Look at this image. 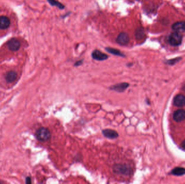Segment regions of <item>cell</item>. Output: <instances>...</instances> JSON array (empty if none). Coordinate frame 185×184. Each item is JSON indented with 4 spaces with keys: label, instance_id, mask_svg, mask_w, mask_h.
<instances>
[{
    "label": "cell",
    "instance_id": "1",
    "mask_svg": "<svg viewBox=\"0 0 185 184\" xmlns=\"http://www.w3.org/2000/svg\"><path fill=\"white\" fill-rule=\"evenodd\" d=\"M113 170L115 174L119 175L127 176L131 175L133 172L132 167L126 164H115L114 165Z\"/></svg>",
    "mask_w": 185,
    "mask_h": 184
},
{
    "label": "cell",
    "instance_id": "2",
    "mask_svg": "<svg viewBox=\"0 0 185 184\" xmlns=\"http://www.w3.org/2000/svg\"><path fill=\"white\" fill-rule=\"evenodd\" d=\"M36 137L37 139L42 142H45L50 139L51 133L48 129L45 127H40L36 132Z\"/></svg>",
    "mask_w": 185,
    "mask_h": 184
},
{
    "label": "cell",
    "instance_id": "3",
    "mask_svg": "<svg viewBox=\"0 0 185 184\" xmlns=\"http://www.w3.org/2000/svg\"><path fill=\"white\" fill-rule=\"evenodd\" d=\"M168 41L169 43L173 46H178L181 43V36L179 32H173L169 36Z\"/></svg>",
    "mask_w": 185,
    "mask_h": 184
},
{
    "label": "cell",
    "instance_id": "4",
    "mask_svg": "<svg viewBox=\"0 0 185 184\" xmlns=\"http://www.w3.org/2000/svg\"><path fill=\"white\" fill-rule=\"evenodd\" d=\"M129 87H130L129 83L126 82H123L111 86L109 87V89L110 90L115 91L119 93H122L126 90Z\"/></svg>",
    "mask_w": 185,
    "mask_h": 184
},
{
    "label": "cell",
    "instance_id": "5",
    "mask_svg": "<svg viewBox=\"0 0 185 184\" xmlns=\"http://www.w3.org/2000/svg\"><path fill=\"white\" fill-rule=\"evenodd\" d=\"M130 42V36L126 32H121L117 39V44L120 45H126Z\"/></svg>",
    "mask_w": 185,
    "mask_h": 184
},
{
    "label": "cell",
    "instance_id": "6",
    "mask_svg": "<svg viewBox=\"0 0 185 184\" xmlns=\"http://www.w3.org/2000/svg\"><path fill=\"white\" fill-rule=\"evenodd\" d=\"M91 56L92 58H93L95 60H97L99 61H102L106 60L108 58V56L104 54L103 52L98 50H95L93 51L91 54Z\"/></svg>",
    "mask_w": 185,
    "mask_h": 184
},
{
    "label": "cell",
    "instance_id": "7",
    "mask_svg": "<svg viewBox=\"0 0 185 184\" xmlns=\"http://www.w3.org/2000/svg\"><path fill=\"white\" fill-rule=\"evenodd\" d=\"M4 78L7 84H13L17 80V74L15 71H8L5 75Z\"/></svg>",
    "mask_w": 185,
    "mask_h": 184
},
{
    "label": "cell",
    "instance_id": "8",
    "mask_svg": "<svg viewBox=\"0 0 185 184\" xmlns=\"http://www.w3.org/2000/svg\"><path fill=\"white\" fill-rule=\"evenodd\" d=\"M102 133L106 138L108 139H117L119 137V134L116 131L112 129H104L102 130Z\"/></svg>",
    "mask_w": 185,
    "mask_h": 184
},
{
    "label": "cell",
    "instance_id": "9",
    "mask_svg": "<svg viewBox=\"0 0 185 184\" xmlns=\"http://www.w3.org/2000/svg\"><path fill=\"white\" fill-rule=\"evenodd\" d=\"M8 47L10 50L15 52L19 49L21 44L19 41L16 39H10L8 42Z\"/></svg>",
    "mask_w": 185,
    "mask_h": 184
},
{
    "label": "cell",
    "instance_id": "10",
    "mask_svg": "<svg viewBox=\"0 0 185 184\" xmlns=\"http://www.w3.org/2000/svg\"><path fill=\"white\" fill-rule=\"evenodd\" d=\"M173 103L174 105L178 107H184L185 106V96L181 94L175 96Z\"/></svg>",
    "mask_w": 185,
    "mask_h": 184
},
{
    "label": "cell",
    "instance_id": "11",
    "mask_svg": "<svg viewBox=\"0 0 185 184\" xmlns=\"http://www.w3.org/2000/svg\"><path fill=\"white\" fill-rule=\"evenodd\" d=\"M173 119L177 122H180L185 119V111L178 110L176 111L173 115Z\"/></svg>",
    "mask_w": 185,
    "mask_h": 184
},
{
    "label": "cell",
    "instance_id": "12",
    "mask_svg": "<svg viewBox=\"0 0 185 184\" xmlns=\"http://www.w3.org/2000/svg\"><path fill=\"white\" fill-rule=\"evenodd\" d=\"M172 28L175 32H185V22L175 23L172 25Z\"/></svg>",
    "mask_w": 185,
    "mask_h": 184
},
{
    "label": "cell",
    "instance_id": "13",
    "mask_svg": "<svg viewBox=\"0 0 185 184\" xmlns=\"http://www.w3.org/2000/svg\"><path fill=\"white\" fill-rule=\"evenodd\" d=\"M10 25V19L6 16H0V29H7Z\"/></svg>",
    "mask_w": 185,
    "mask_h": 184
},
{
    "label": "cell",
    "instance_id": "14",
    "mask_svg": "<svg viewBox=\"0 0 185 184\" xmlns=\"http://www.w3.org/2000/svg\"><path fill=\"white\" fill-rule=\"evenodd\" d=\"M109 53H110L112 55H115L120 57H125V55L123 54L121 52H120L119 50H117V49L112 48H107L105 49Z\"/></svg>",
    "mask_w": 185,
    "mask_h": 184
},
{
    "label": "cell",
    "instance_id": "15",
    "mask_svg": "<svg viewBox=\"0 0 185 184\" xmlns=\"http://www.w3.org/2000/svg\"><path fill=\"white\" fill-rule=\"evenodd\" d=\"M135 36L137 40H142L145 36L144 30L141 28L136 29L135 32Z\"/></svg>",
    "mask_w": 185,
    "mask_h": 184
},
{
    "label": "cell",
    "instance_id": "16",
    "mask_svg": "<svg viewBox=\"0 0 185 184\" xmlns=\"http://www.w3.org/2000/svg\"><path fill=\"white\" fill-rule=\"evenodd\" d=\"M172 174L175 175H182L185 174V168H176L172 170Z\"/></svg>",
    "mask_w": 185,
    "mask_h": 184
},
{
    "label": "cell",
    "instance_id": "17",
    "mask_svg": "<svg viewBox=\"0 0 185 184\" xmlns=\"http://www.w3.org/2000/svg\"><path fill=\"white\" fill-rule=\"evenodd\" d=\"M49 3H50L52 6H55L56 7H58L59 9H64L65 6L63 4L60 3V2L58 1L57 0H48Z\"/></svg>",
    "mask_w": 185,
    "mask_h": 184
},
{
    "label": "cell",
    "instance_id": "18",
    "mask_svg": "<svg viewBox=\"0 0 185 184\" xmlns=\"http://www.w3.org/2000/svg\"><path fill=\"white\" fill-rule=\"evenodd\" d=\"M82 63H83L82 61H78V62H76L75 63V67H78V66H80V65L82 64Z\"/></svg>",
    "mask_w": 185,
    "mask_h": 184
},
{
    "label": "cell",
    "instance_id": "19",
    "mask_svg": "<svg viewBox=\"0 0 185 184\" xmlns=\"http://www.w3.org/2000/svg\"><path fill=\"white\" fill-rule=\"evenodd\" d=\"M181 146L183 149H185V140L183 141V142H182Z\"/></svg>",
    "mask_w": 185,
    "mask_h": 184
}]
</instances>
